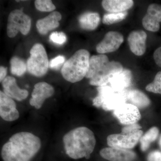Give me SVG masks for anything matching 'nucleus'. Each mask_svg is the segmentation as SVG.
I'll return each mask as SVG.
<instances>
[{
  "instance_id": "obj_26",
  "label": "nucleus",
  "mask_w": 161,
  "mask_h": 161,
  "mask_svg": "<svg viewBox=\"0 0 161 161\" xmlns=\"http://www.w3.org/2000/svg\"><path fill=\"white\" fill-rule=\"evenodd\" d=\"M146 89L148 92L161 94V72L156 74L153 81L149 84Z\"/></svg>"
},
{
  "instance_id": "obj_33",
  "label": "nucleus",
  "mask_w": 161,
  "mask_h": 161,
  "mask_svg": "<svg viewBox=\"0 0 161 161\" xmlns=\"http://www.w3.org/2000/svg\"><path fill=\"white\" fill-rule=\"evenodd\" d=\"M159 146L161 150V136L160 137L159 140L158 142Z\"/></svg>"
},
{
  "instance_id": "obj_30",
  "label": "nucleus",
  "mask_w": 161,
  "mask_h": 161,
  "mask_svg": "<svg viewBox=\"0 0 161 161\" xmlns=\"http://www.w3.org/2000/svg\"><path fill=\"white\" fill-rule=\"evenodd\" d=\"M147 161H161V151L155 150L151 151L148 154Z\"/></svg>"
},
{
  "instance_id": "obj_2",
  "label": "nucleus",
  "mask_w": 161,
  "mask_h": 161,
  "mask_svg": "<svg viewBox=\"0 0 161 161\" xmlns=\"http://www.w3.org/2000/svg\"><path fill=\"white\" fill-rule=\"evenodd\" d=\"M63 142L65 153L74 160L88 159L96 145L94 132L86 127L70 130L64 136Z\"/></svg>"
},
{
  "instance_id": "obj_5",
  "label": "nucleus",
  "mask_w": 161,
  "mask_h": 161,
  "mask_svg": "<svg viewBox=\"0 0 161 161\" xmlns=\"http://www.w3.org/2000/svg\"><path fill=\"white\" fill-rule=\"evenodd\" d=\"M98 95L93 99V105L106 111H114L127 103V91H116L109 86L98 87Z\"/></svg>"
},
{
  "instance_id": "obj_8",
  "label": "nucleus",
  "mask_w": 161,
  "mask_h": 161,
  "mask_svg": "<svg viewBox=\"0 0 161 161\" xmlns=\"http://www.w3.org/2000/svg\"><path fill=\"white\" fill-rule=\"evenodd\" d=\"M142 135L141 130L129 134H111L107 137V144L109 147L131 150L137 145Z\"/></svg>"
},
{
  "instance_id": "obj_1",
  "label": "nucleus",
  "mask_w": 161,
  "mask_h": 161,
  "mask_svg": "<svg viewBox=\"0 0 161 161\" xmlns=\"http://www.w3.org/2000/svg\"><path fill=\"white\" fill-rule=\"evenodd\" d=\"M41 147L37 136L29 132H19L3 145L1 157L3 161H32Z\"/></svg>"
},
{
  "instance_id": "obj_4",
  "label": "nucleus",
  "mask_w": 161,
  "mask_h": 161,
  "mask_svg": "<svg viewBox=\"0 0 161 161\" xmlns=\"http://www.w3.org/2000/svg\"><path fill=\"white\" fill-rule=\"evenodd\" d=\"M90 59V53L87 50L77 51L64 64L61 70L63 78L71 83L82 80L88 71Z\"/></svg>"
},
{
  "instance_id": "obj_32",
  "label": "nucleus",
  "mask_w": 161,
  "mask_h": 161,
  "mask_svg": "<svg viewBox=\"0 0 161 161\" xmlns=\"http://www.w3.org/2000/svg\"><path fill=\"white\" fill-rule=\"evenodd\" d=\"M7 69L4 66H1L0 67V81L2 82L5 78L7 75Z\"/></svg>"
},
{
  "instance_id": "obj_25",
  "label": "nucleus",
  "mask_w": 161,
  "mask_h": 161,
  "mask_svg": "<svg viewBox=\"0 0 161 161\" xmlns=\"http://www.w3.org/2000/svg\"><path fill=\"white\" fill-rule=\"evenodd\" d=\"M35 5L37 10L42 12H52L56 9V6L50 0H36Z\"/></svg>"
},
{
  "instance_id": "obj_9",
  "label": "nucleus",
  "mask_w": 161,
  "mask_h": 161,
  "mask_svg": "<svg viewBox=\"0 0 161 161\" xmlns=\"http://www.w3.org/2000/svg\"><path fill=\"white\" fill-rule=\"evenodd\" d=\"M113 114L120 123L125 126L137 123L141 118L138 108L127 103L113 111Z\"/></svg>"
},
{
  "instance_id": "obj_27",
  "label": "nucleus",
  "mask_w": 161,
  "mask_h": 161,
  "mask_svg": "<svg viewBox=\"0 0 161 161\" xmlns=\"http://www.w3.org/2000/svg\"><path fill=\"white\" fill-rule=\"evenodd\" d=\"M49 39L53 43L56 44L62 45L67 40L66 35L62 32H54L49 36Z\"/></svg>"
},
{
  "instance_id": "obj_23",
  "label": "nucleus",
  "mask_w": 161,
  "mask_h": 161,
  "mask_svg": "<svg viewBox=\"0 0 161 161\" xmlns=\"http://www.w3.org/2000/svg\"><path fill=\"white\" fill-rule=\"evenodd\" d=\"M12 74L18 77L23 76L27 70V65L24 60L19 57H14L10 61Z\"/></svg>"
},
{
  "instance_id": "obj_13",
  "label": "nucleus",
  "mask_w": 161,
  "mask_h": 161,
  "mask_svg": "<svg viewBox=\"0 0 161 161\" xmlns=\"http://www.w3.org/2000/svg\"><path fill=\"white\" fill-rule=\"evenodd\" d=\"M99 154L102 158L109 161H133L136 158V153L132 150L116 147L103 148Z\"/></svg>"
},
{
  "instance_id": "obj_31",
  "label": "nucleus",
  "mask_w": 161,
  "mask_h": 161,
  "mask_svg": "<svg viewBox=\"0 0 161 161\" xmlns=\"http://www.w3.org/2000/svg\"><path fill=\"white\" fill-rule=\"evenodd\" d=\"M153 59L156 64L161 68V46L154 52Z\"/></svg>"
},
{
  "instance_id": "obj_24",
  "label": "nucleus",
  "mask_w": 161,
  "mask_h": 161,
  "mask_svg": "<svg viewBox=\"0 0 161 161\" xmlns=\"http://www.w3.org/2000/svg\"><path fill=\"white\" fill-rule=\"evenodd\" d=\"M128 15L127 11L121 13H110L104 15L103 18V23L105 25H111L114 23H119L125 19Z\"/></svg>"
},
{
  "instance_id": "obj_22",
  "label": "nucleus",
  "mask_w": 161,
  "mask_h": 161,
  "mask_svg": "<svg viewBox=\"0 0 161 161\" xmlns=\"http://www.w3.org/2000/svg\"><path fill=\"white\" fill-rule=\"evenodd\" d=\"M159 135V130L157 127H153L142 136L140 140L141 150L143 152L147 151L150 144L157 139Z\"/></svg>"
},
{
  "instance_id": "obj_12",
  "label": "nucleus",
  "mask_w": 161,
  "mask_h": 161,
  "mask_svg": "<svg viewBox=\"0 0 161 161\" xmlns=\"http://www.w3.org/2000/svg\"><path fill=\"white\" fill-rule=\"evenodd\" d=\"M0 116L8 122L17 120L19 117L14 100L2 91L0 92Z\"/></svg>"
},
{
  "instance_id": "obj_18",
  "label": "nucleus",
  "mask_w": 161,
  "mask_h": 161,
  "mask_svg": "<svg viewBox=\"0 0 161 161\" xmlns=\"http://www.w3.org/2000/svg\"><path fill=\"white\" fill-rule=\"evenodd\" d=\"M132 75L130 70L124 69L119 74L114 75L109 83L110 86L119 92L126 91L127 88L131 85Z\"/></svg>"
},
{
  "instance_id": "obj_14",
  "label": "nucleus",
  "mask_w": 161,
  "mask_h": 161,
  "mask_svg": "<svg viewBox=\"0 0 161 161\" xmlns=\"http://www.w3.org/2000/svg\"><path fill=\"white\" fill-rule=\"evenodd\" d=\"M161 22V5L150 4L147 9V14L143 18L142 23L145 29L152 32L158 31Z\"/></svg>"
},
{
  "instance_id": "obj_15",
  "label": "nucleus",
  "mask_w": 161,
  "mask_h": 161,
  "mask_svg": "<svg viewBox=\"0 0 161 161\" xmlns=\"http://www.w3.org/2000/svg\"><path fill=\"white\" fill-rule=\"evenodd\" d=\"M147 34L142 30L133 31L128 37V43L131 51L136 56L144 55L146 51Z\"/></svg>"
},
{
  "instance_id": "obj_16",
  "label": "nucleus",
  "mask_w": 161,
  "mask_h": 161,
  "mask_svg": "<svg viewBox=\"0 0 161 161\" xmlns=\"http://www.w3.org/2000/svg\"><path fill=\"white\" fill-rule=\"evenodd\" d=\"M2 85L4 93L18 101L25 100L29 95L27 90L22 89L18 86L15 78L11 76L6 77L2 81Z\"/></svg>"
},
{
  "instance_id": "obj_19",
  "label": "nucleus",
  "mask_w": 161,
  "mask_h": 161,
  "mask_svg": "<svg viewBox=\"0 0 161 161\" xmlns=\"http://www.w3.org/2000/svg\"><path fill=\"white\" fill-rule=\"evenodd\" d=\"M133 4L132 0H104L102 2L105 10L114 13L126 11L132 7Z\"/></svg>"
},
{
  "instance_id": "obj_29",
  "label": "nucleus",
  "mask_w": 161,
  "mask_h": 161,
  "mask_svg": "<svg viewBox=\"0 0 161 161\" xmlns=\"http://www.w3.org/2000/svg\"><path fill=\"white\" fill-rule=\"evenodd\" d=\"M142 127L138 124L136 123L127 125L122 128L121 130V133L124 134H129L141 130Z\"/></svg>"
},
{
  "instance_id": "obj_17",
  "label": "nucleus",
  "mask_w": 161,
  "mask_h": 161,
  "mask_svg": "<svg viewBox=\"0 0 161 161\" xmlns=\"http://www.w3.org/2000/svg\"><path fill=\"white\" fill-rule=\"evenodd\" d=\"M62 16L59 12H53L48 16L37 21L36 27L40 34L46 35L48 31L57 28L60 25Z\"/></svg>"
},
{
  "instance_id": "obj_28",
  "label": "nucleus",
  "mask_w": 161,
  "mask_h": 161,
  "mask_svg": "<svg viewBox=\"0 0 161 161\" xmlns=\"http://www.w3.org/2000/svg\"><path fill=\"white\" fill-rule=\"evenodd\" d=\"M65 61V58L63 56H58L51 60L49 66L51 68L54 69H58L60 68L61 64Z\"/></svg>"
},
{
  "instance_id": "obj_20",
  "label": "nucleus",
  "mask_w": 161,
  "mask_h": 161,
  "mask_svg": "<svg viewBox=\"0 0 161 161\" xmlns=\"http://www.w3.org/2000/svg\"><path fill=\"white\" fill-rule=\"evenodd\" d=\"M126 97L127 103L133 105L139 109L147 108L151 103L147 95L138 90L127 91Z\"/></svg>"
},
{
  "instance_id": "obj_10",
  "label": "nucleus",
  "mask_w": 161,
  "mask_h": 161,
  "mask_svg": "<svg viewBox=\"0 0 161 161\" xmlns=\"http://www.w3.org/2000/svg\"><path fill=\"white\" fill-rule=\"evenodd\" d=\"M55 92L53 87L45 82L36 84L31 93L30 104L39 109L43 106L47 98L52 97Z\"/></svg>"
},
{
  "instance_id": "obj_6",
  "label": "nucleus",
  "mask_w": 161,
  "mask_h": 161,
  "mask_svg": "<svg viewBox=\"0 0 161 161\" xmlns=\"http://www.w3.org/2000/svg\"><path fill=\"white\" fill-rule=\"evenodd\" d=\"M30 53V57L26 62L27 71L36 77H43L47 73L49 65L44 47L40 43H36L32 47Z\"/></svg>"
},
{
  "instance_id": "obj_21",
  "label": "nucleus",
  "mask_w": 161,
  "mask_h": 161,
  "mask_svg": "<svg viewBox=\"0 0 161 161\" xmlns=\"http://www.w3.org/2000/svg\"><path fill=\"white\" fill-rule=\"evenodd\" d=\"M78 22L82 29L88 31L95 30L100 23V15L98 13L87 12L79 17Z\"/></svg>"
},
{
  "instance_id": "obj_11",
  "label": "nucleus",
  "mask_w": 161,
  "mask_h": 161,
  "mask_svg": "<svg viewBox=\"0 0 161 161\" xmlns=\"http://www.w3.org/2000/svg\"><path fill=\"white\" fill-rule=\"evenodd\" d=\"M123 42V36L120 33L109 31L106 34L102 41L96 46V51L100 54L116 51Z\"/></svg>"
},
{
  "instance_id": "obj_7",
  "label": "nucleus",
  "mask_w": 161,
  "mask_h": 161,
  "mask_svg": "<svg viewBox=\"0 0 161 161\" xmlns=\"http://www.w3.org/2000/svg\"><path fill=\"white\" fill-rule=\"evenodd\" d=\"M31 20L23 9H15L9 14L7 26V34L13 38L20 32L23 35L29 33L31 28Z\"/></svg>"
},
{
  "instance_id": "obj_3",
  "label": "nucleus",
  "mask_w": 161,
  "mask_h": 161,
  "mask_svg": "<svg viewBox=\"0 0 161 161\" xmlns=\"http://www.w3.org/2000/svg\"><path fill=\"white\" fill-rule=\"evenodd\" d=\"M121 64L110 61L106 55H94L90 59L89 69L86 78L90 79V85L98 87L109 83L112 77L123 70Z\"/></svg>"
}]
</instances>
